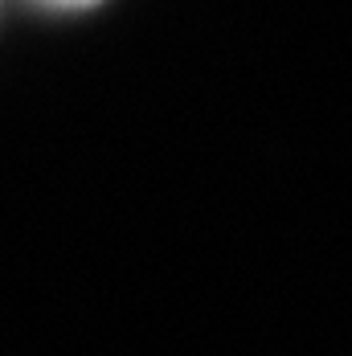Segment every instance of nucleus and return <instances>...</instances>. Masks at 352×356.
<instances>
[{
    "mask_svg": "<svg viewBox=\"0 0 352 356\" xmlns=\"http://www.w3.org/2000/svg\"><path fill=\"white\" fill-rule=\"evenodd\" d=\"M37 4H58V8H78V4H95V0H37Z\"/></svg>",
    "mask_w": 352,
    "mask_h": 356,
    "instance_id": "f257e3e1",
    "label": "nucleus"
}]
</instances>
